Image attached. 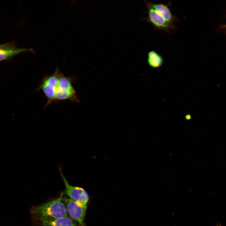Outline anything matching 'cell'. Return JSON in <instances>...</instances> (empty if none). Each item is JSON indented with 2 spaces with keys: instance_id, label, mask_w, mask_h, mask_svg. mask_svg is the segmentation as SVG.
Wrapping results in <instances>:
<instances>
[{
  "instance_id": "obj_4",
  "label": "cell",
  "mask_w": 226,
  "mask_h": 226,
  "mask_svg": "<svg viewBox=\"0 0 226 226\" xmlns=\"http://www.w3.org/2000/svg\"><path fill=\"white\" fill-rule=\"evenodd\" d=\"M62 200L66 207L68 216L77 223L79 226H86L85 218L87 207L83 206L65 196Z\"/></svg>"
},
{
  "instance_id": "obj_7",
  "label": "cell",
  "mask_w": 226,
  "mask_h": 226,
  "mask_svg": "<svg viewBox=\"0 0 226 226\" xmlns=\"http://www.w3.org/2000/svg\"><path fill=\"white\" fill-rule=\"evenodd\" d=\"M151 6L165 21L172 25H175L178 20L177 18L171 12L168 4L161 3H156L149 2Z\"/></svg>"
},
{
  "instance_id": "obj_9",
  "label": "cell",
  "mask_w": 226,
  "mask_h": 226,
  "mask_svg": "<svg viewBox=\"0 0 226 226\" xmlns=\"http://www.w3.org/2000/svg\"><path fill=\"white\" fill-rule=\"evenodd\" d=\"M32 50L31 49L18 48L8 45L0 49V61L8 59L21 52Z\"/></svg>"
},
{
  "instance_id": "obj_13",
  "label": "cell",
  "mask_w": 226,
  "mask_h": 226,
  "mask_svg": "<svg viewBox=\"0 0 226 226\" xmlns=\"http://www.w3.org/2000/svg\"><path fill=\"white\" fill-rule=\"evenodd\" d=\"M216 226H221L220 225V224H218Z\"/></svg>"
},
{
  "instance_id": "obj_12",
  "label": "cell",
  "mask_w": 226,
  "mask_h": 226,
  "mask_svg": "<svg viewBox=\"0 0 226 226\" xmlns=\"http://www.w3.org/2000/svg\"><path fill=\"white\" fill-rule=\"evenodd\" d=\"M185 118L187 120H189L191 118V116L190 115L188 114L186 115Z\"/></svg>"
},
{
  "instance_id": "obj_2",
  "label": "cell",
  "mask_w": 226,
  "mask_h": 226,
  "mask_svg": "<svg viewBox=\"0 0 226 226\" xmlns=\"http://www.w3.org/2000/svg\"><path fill=\"white\" fill-rule=\"evenodd\" d=\"M66 100L78 101L71 78L65 76L61 73L56 86L55 100Z\"/></svg>"
},
{
  "instance_id": "obj_10",
  "label": "cell",
  "mask_w": 226,
  "mask_h": 226,
  "mask_svg": "<svg viewBox=\"0 0 226 226\" xmlns=\"http://www.w3.org/2000/svg\"><path fill=\"white\" fill-rule=\"evenodd\" d=\"M147 62L151 67L157 68L160 67L164 63V58L162 56L155 51L152 50L148 54Z\"/></svg>"
},
{
  "instance_id": "obj_1",
  "label": "cell",
  "mask_w": 226,
  "mask_h": 226,
  "mask_svg": "<svg viewBox=\"0 0 226 226\" xmlns=\"http://www.w3.org/2000/svg\"><path fill=\"white\" fill-rule=\"evenodd\" d=\"M64 194L63 192L58 198L33 206L30 212L33 223L35 224L42 221L69 216L65 204L62 200Z\"/></svg>"
},
{
  "instance_id": "obj_6",
  "label": "cell",
  "mask_w": 226,
  "mask_h": 226,
  "mask_svg": "<svg viewBox=\"0 0 226 226\" xmlns=\"http://www.w3.org/2000/svg\"><path fill=\"white\" fill-rule=\"evenodd\" d=\"M59 171L65 186L64 193L69 198L75 201L79 204L87 207L89 199V195L86 191L83 188L70 185L63 175L60 168Z\"/></svg>"
},
{
  "instance_id": "obj_8",
  "label": "cell",
  "mask_w": 226,
  "mask_h": 226,
  "mask_svg": "<svg viewBox=\"0 0 226 226\" xmlns=\"http://www.w3.org/2000/svg\"><path fill=\"white\" fill-rule=\"evenodd\" d=\"M34 226H79V225L69 216H67L54 220L41 221L35 224Z\"/></svg>"
},
{
  "instance_id": "obj_11",
  "label": "cell",
  "mask_w": 226,
  "mask_h": 226,
  "mask_svg": "<svg viewBox=\"0 0 226 226\" xmlns=\"http://www.w3.org/2000/svg\"><path fill=\"white\" fill-rule=\"evenodd\" d=\"M8 44H2V45H0V49H2L4 47H5L8 46Z\"/></svg>"
},
{
  "instance_id": "obj_3",
  "label": "cell",
  "mask_w": 226,
  "mask_h": 226,
  "mask_svg": "<svg viewBox=\"0 0 226 226\" xmlns=\"http://www.w3.org/2000/svg\"><path fill=\"white\" fill-rule=\"evenodd\" d=\"M61 73L57 68L53 73L46 76L42 81L40 89L47 99L46 107L55 100L56 86Z\"/></svg>"
},
{
  "instance_id": "obj_5",
  "label": "cell",
  "mask_w": 226,
  "mask_h": 226,
  "mask_svg": "<svg viewBox=\"0 0 226 226\" xmlns=\"http://www.w3.org/2000/svg\"><path fill=\"white\" fill-rule=\"evenodd\" d=\"M147 9V17L145 19L158 30L171 33L176 29L175 25L170 24L165 21L151 6L149 2L145 1Z\"/></svg>"
}]
</instances>
